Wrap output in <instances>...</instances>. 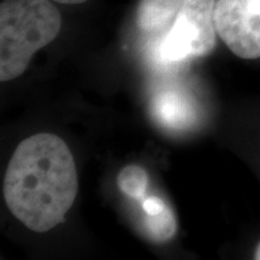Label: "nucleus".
<instances>
[{
  "label": "nucleus",
  "mask_w": 260,
  "mask_h": 260,
  "mask_svg": "<svg viewBox=\"0 0 260 260\" xmlns=\"http://www.w3.org/2000/svg\"><path fill=\"white\" fill-rule=\"evenodd\" d=\"M79 190L75 161L59 136L40 133L15 149L4 180L11 213L28 229L51 230L64 220Z\"/></svg>",
  "instance_id": "f257e3e1"
},
{
  "label": "nucleus",
  "mask_w": 260,
  "mask_h": 260,
  "mask_svg": "<svg viewBox=\"0 0 260 260\" xmlns=\"http://www.w3.org/2000/svg\"><path fill=\"white\" fill-rule=\"evenodd\" d=\"M61 16L50 0H4L0 5V80L22 75L31 57L59 34Z\"/></svg>",
  "instance_id": "f03ea898"
},
{
  "label": "nucleus",
  "mask_w": 260,
  "mask_h": 260,
  "mask_svg": "<svg viewBox=\"0 0 260 260\" xmlns=\"http://www.w3.org/2000/svg\"><path fill=\"white\" fill-rule=\"evenodd\" d=\"M216 0H186L175 23L161 41L162 60L181 61L210 54L216 46Z\"/></svg>",
  "instance_id": "7ed1b4c3"
},
{
  "label": "nucleus",
  "mask_w": 260,
  "mask_h": 260,
  "mask_svg": "<svg viewBox=\"0 0 260 260\" xmlns=\"http://www.w3.org/2000/svg\"><path fill=\"white\" fill-rule=\"evenodd\" d=\"M217 34L243 59L260 57V0H217Z\"/></svg>",
  "instance_id": "20e7f679"
},
{
  "label": "nucleus",
  "mask_w": 260,
  "mask_h": 260,
  "mask_svg": "<svg viewBox=\"0 0 260 260\" xmlns=\"http://www.w3.org/2000/svg\"><path fill=\"white\" fill-rule=\"evenodd\" d=\"M153 111L159 122L171 129L188 128L195 116L188 98L176 90L159 93L153 102Z\"/></svg>",
  "instance_id": "39448f33"
},
{
  "label": "nucleus",
  "mask_w": 260,
  "mask_h": 260,
  "mask_svg": "<svg viewBox=\"0 0 260 260\" xmlns=\"http://www.w3.org/2000/svg\"><path fill=\"white\" fill-rule=\"evenodd\" d=\"M186 0H140L136 22L140 29L153 31L176 18Z\"/></svg>",
  "instance_id": "423d86ee"
},
{
  "label": "nucleus",
  "mask_w": 260,
  "mask_h": 260,
  "mask_svg": "<svg viewBox=\"0 0 260 260\" xmlns=\"http://www.w3.org/2000/svg\"><path fill=\"white\" fill-rule=\"evenodd\" d=\"M145 225L151 240L158 243L168 242L177 232L176 217L169 206L159 213L146 214Z\"/></svg>",
  "instance_id": "0eeeda50"
},
{
  "label": "nucleus",
  "mask_w": 260,
  "mask_h": 260,
  "mask_svg": "<svg viewBox=\"0 0 260 260\" xmlns=\"http://www.w3.org/2000/svg\"><path fill=\"white\" fill-rule=\"evenodd\" d=\"M119 190L133 199H141L148 188V175L139 165H128L123 168L117 178Z\"/></svg>",
  "instance_id": "6e6552de"
},
{
  "label": "nucleus",
  "mask_w": 260,
  "mask_h": 260,
  "mask_svg": "<svg viewBox=\"0 0 260 260\" xmlns=\"http://www.w3.org/2000/svg\"><path fill=\"white\" fill-rule=\"evenodd\" d=\"M141 206H142V210H144V212L147 214V216H151V214L161 212L168 205L165 204V201L160 199V198L149 197V198H146V199L142 201Z\"/></svg>",
  "instance_id": "1a4fd4ad"
},
{
  "label": "nucleus",
  "mask_w": 260,
  "mask_h": 260,
  "mask_svg": "<svg viewBox=\"0 0 260 260\" xmlns=\"http://www.w3.org/2000/svg\"><path fill=\"white\" fill-rule=\"evenodd\" d=\"M53 2L60 3V4H82L87 0H53Z\"/></svg>",
  "instance_id": "9d476101"
},
{
  "label": "nucleus",
  "mask_w": 260,
  "mask_h": 260,
  "mask_svg": "<svg viewBox=\"0 0 260 260\" xmlns=\"http://www.w3.org/2000/svg\"><path fill=\"white\" fill-rule=\"evenodd\" d=\"M254 258L256 260H260V242L258 243V246H256V249H255V253H254Z\"/></svg>",
  "instance_id": "9b49d317"
}]
</instances>
